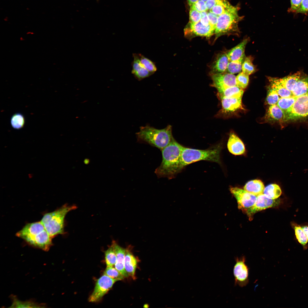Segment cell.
Wrapping results in <instances>:
<instances>
[{
  "label": "cell",
  "mask_w": 308,
  "mask_h": 308,
  "mask_svg": "<svg viewBox=\"0 0 308 308\" xmlns=\"http://www.w3.org/2000/svg\"><path fill=\"white\" fill-rule=\"evenodd\" d=\"M183 147L173 138L169 144L161 150L162 161L155 171L158 178L171 179L180 171V159Z\"/></svg>",
  "instance_id": "1"
},
{
  "label": "cell",
  "mask_w": 308,
  "mask_h": 308,
  "mask_svg": "<svg viewBox=\"0 0 308 308\" xmlns=\"http://www.w3.org/2000/svg\"><path fill=\"white\" fill-rule=\"evenodd\" d=\"M28 244L45 251L52 246V238L40 222L27 224L16 234Z\"/></svg>",
  "instance_id": "2"
},
{
  "label": "cell",
  "mask_w": 308,
  "mask_h": 308,
  "mask_svg": "<svg viewBox=\"0 0 308 308\" xmlns=\"http://www.w3.org/2000/svg\"><path fill=\"white\" fill-rule=\"evenodd\" d=\"M172 129L170 125L161 129L148 125L141 126L139 131L136 134L137 141L149 144L161 151L169 144L173 138Z\"/></svg>",
  "instance_id": "3"
},
{
  "label": "cell",
  "mask_w": 308,
  "mask_h": 308,
  "mask_svg": "<svg viewBox=\"0 0 308 308\" xmlns=\"http://www.w3.org/2000/svg\"><path fill=\"white\" fill-rule=\"evenodd\" d=\"M222 146L218 144L205 150L193 149L184 147L180 159L181 170L186 166L201 160L221 164L220 154Z\"/></svg>",
  "instance_id": "4"
},
{
  "label": "cell",
  "mask_w": 308,
  "mask_h": 308,
  "mask_svg": "<svg viewBox=\"0 0 308 308\" xmlns=\"http://www.w3.org/2000/svg\"><path fill=\"white\" fill-rule=\"evenodd\" d=\"M77 208L75 205L65 204L55 210L44 215L40 221L52 238L59 234H64L65 216L68 212Z\"/></svg>",
  "instance_id": "5"
},
{
  "label": "cell",
  "mask_w": 308,
  "mask_h": 308,
  "mask_svg": "<svg viewBox=\"0 0 308 308\" xmlns=\"http://www.w3.org/2000/svg\"><path fill=\"white\" fill-rule=\"evenodd\" d=\"M238 10L237 6L232 5L218 16L214 31L216 38L224 34H237L239 32L238 25L242 17L239 15Z\"/></svg>",
  "instance_id": "6"
},
{
  "label": "cell",
  "mask_w": 308,
  "mask_h": 308,
  "mask_svg": "<svg viewBox=\"0 0 308 308\" xmlns=\"http://www.w3.org/2000/svg\"><path fill=\"white\" fill-rule=\"evenodd\" d=\"M284 115V121L308 118V93L297 97Z\"/></svg>",
  "instance_id": "7"
},
{
  "label": "cell",
  "mask_w": 308,
  "mask_h": 308,
  "mask_svg": "<svg viewBox=\"0 0 308 308\" xmlns=\"http://www.w3.org/2000/svg\"><path fill=\"white\" fill-rule=\"evenodd\" d=\"M117 281L104 274L96 281L94 291L88 299L91 302L100 301Z\"/></svg>",
  "instance_id": "8"
},
{
  "label": "cell",
  "mask_w": 308,
  "mask_h": 308,
  "mask_svg": "<svg viewBox=\"0 0 308 308\" xmlns=\"http://www.w3.org/2000/svg\"><path fill=\"white\" fill-rule=\"evenodd\" d=\"M235 260L233 271L235 284V285L244 287L249 282V268L245 264V256L235 258Z\"/></svg>",
  "instance_id": "9"
},
{
  "label": "cell",
  "mask_w": 308,
  "mask_h": 308,
  "mask_svg": "<svg viewBox=\"0 0 308 308\" xmlns=\"http://www.w3.org/2000/svg\"><path fill=\"white\" fill-rule=\"evenodd\" d=\"M230 190L236 199L239 209H248L252 206L257 196L244 189L237 187H230Z\"/></svg>",
  "instance_id": "10"
},
{
  "label": "cell",
  "mask_w": 308,
  "mask_h": 308,
  "mask_svg": "<svg viewBox=\"0 0 308 308\" xmlns=\"http://www.w3.org/2000/svg\"><path fill=\"white\" fill-rule=\"evenodd\" d=\"M279 201L272 199L262 194L257 196L256 200L254 204L247 209V213L249 217L259 211L266 209L275 207L279 203Z\"/></svg>",
  "instance_id": "11"
},
{
  "label": "cell",
  "mask_w": 308,
  "mask_h": 308,
  "mask_svg": "<svg viewBox=\"0 0 308 308\" xmlns=\"http://www.w3.org/2000/svg\"><path fill=\"white\" fill-rule=\"evenodd\" d=\"M213 85L218 90L237 86L236 76L229 73L213 74L212 76Z\"/></svg>",
  "instance_id": "12"
},
{
  "label": "cell",
  "mask_w": 308,
  "mask_h": 308,
  "mask_svg": "<svg viewBox=\"0 0 308 308\" xmlns=\"http://www.w3.org/2000/svg\"><path fill=\"white\" fill-rule=\"evenodd\" d=\"M220 98L221 101L222 113L230 114L243 108L242 98L220 97Z\"/></svg>",
  "instance_id": "13"
},
{
  "label": "cell",
  "mask_w": 308,
  "mask_h": 308,
  "mask_svg": "<svg viewBox=\"0 0 308 308\" xmlns=\"http://www.w3.org/2000/svg\"><path fill=\"white\" fill-rule=\"evenodd\" d=\"M214 31L210 25L204 26L199 21L195 23L190 22L189 26L185 29V32L187 34L190 33L196 36L208 37L211 36Z\"/></svg>",
  "instance_id": "14"
},
{
  "label": "cell",
  "mask_w": 308,
  "mask_h": 308,
  "mask_svg": "<svg viewBox=\"0 0 308 308\" xmlns=\"http://www.w3.org/2000/svg\"><path fill=\"white\" fill-rule=\"evenodd\" d=\"M227 146L229 151L235 155H243L246 151L244 143L233 132L230 133L229 135Z\"/></svg>",
  "instance_id": "15"
},
{
  "label": "cell",
  "mask_w": 308,
  "mask_h": 308,
  "mask_svg": "<svg viewBox=\"0 0 308 308\" xmlns=\"http://www.w3.org/2000/svg\"><path fill=\"white\" fill-rule=\"evenodd\" d=\"M113 246L117 256L115 268L122 274L125 278L129 276L125 270L124 267L125 256L126 249L119 246L114 240L112 241Z\"/></svg>",
  "instance_id": "16"
},
{
  "label": "cell",
  "mask_w": 308,
  "mask_h": 308,
  "mask_svg": "<svg viewBox=\"0 0 308 308\" xmlns=\"http://www.w3.org/2000/svg\"><path fill=\"white\" fill-rule=\"evenodd\" d=\"M133 60L132 63V74L137 80H141L153 74L147 70L140 63L138 54L133 53Z\"/></svg>",
  "instance_id": "17"
},
{
  "label": "cell",
  "mask_w": 308,
  "mask_h": 308,
  "mask_svg": "<svg viewBox=\"0 0 308 308\" xmlns=\"http://www.w3.org/2000/svg\"><path fill=\"white\" fill-rule=\"evenodd\" d=\"M284 115L277 105L270 106L263 118L265 123H273L284 121Z\"/></svg>",
  "instance_id": "18"
},
{
  "label": "cell",
  "mask_w": 308,
  "mask_h": 308,
  "mask_svg": "<svg viewBox=\"0 0 308 308\" xmlns=\"http://www.w3.org/2000/svg\"><path fill=\"white\" fill-rule=\"evenodd\" d=\"M131 247L130 246H128L126 249L124 267L125 270L129 276L133 278H135V273L137 265V260L132 253Z\"/></svg>",
  "instance_id": "19"
},
{
  "label": "cell",
  "mask_w": 308,
  "mask_h": 308,
  "mask_svg": "<svg viewBox=\"0 0 308 308\" xmlns=\"http://www.w3.org/2000/svg\"><path fill=\"white\" fill-rule=\"evenodd\" d=\"M248 41V38L244 39L227 53L229 61H236L244 59L245 49Z\"/></svg>",
  "instance_id": "20"
},
{
  "label": "cell",
  "mask_w": 308,
  "mask_h": 308,
  "mask_svg": "<svg viewBox=\"0 0 308 308\" xmlns=\"http://www.w3.org/2000/svg\"><path fill=\"white\" fill-rule=\"evenodd\" d=\"M229 60L227 53L220 55L212 66L213 74L223 73L226 70Z\"/></svg>",
  "instance_id": "21"
},
{
  "label": "cell",
  "mask_w": 308,
  "mask_h": 308,
  "mask_svg": "<svg viewBox=\"0 0 308 308\" xmlns=\"http://www.w3.org/2000/svg\"><path fill=\"white\" fill-rule=\"evenodd\" d=\"M265 187L263 183L260 180L255 179L248 181L244 189L256 196L264 193Z\"/></svg>",
  "instance_id": "22"
},
{
  "label": "cell",
  "mask_w": 308,
  "mask_h": 308,
  "mask_svg": "<svg viewBox=\"0 0 308 308\" xmlns=\"http://www.w3.org/2000/svg\"><path fill=\"white\" fill-rule=\"evenodd\" d=\"M12 301L10 307L16 308H41L46 307L44 304L38 303L32 300L23 301L19 300L16 296L11 295L10 296Z\"/></svg>",
  "instance_id": "23"
},
{
  "label": "cell",
  "mask_w": 308,
  "mask_h": 308,
  "mask_svg": "<svg viewBox=\"0 0 308 308\" xmlns=\"http://www.w3.org/2000/svg\"><path fill=\"white\" fill-rule=\"evenodd\" d=\"M291 92L293 96L297 97L308 93V76H301Z\"/></svg>",
  "instance_id": "24"
},
{
  "label": "cell",
  "mask_w": 308,
  "mask_h": 308,
  "mask_svg": "<svg viewBox=\"0 0 308 308\" xmlns=\"http://www.w3.org/2000/svg\"><path fill=\"white\" fill-rule=\"evenodd\" d=\"M268 79L270 83V86L277 92L280 98L293 97L291 92L282 85L278 78L269 77Z\"/></svg>",
  "instance_id": "25"
},
{
  "label": "cell",
  "mask_w": 308,
  "mask_h": 308,
  "mask_svg": "<svg viewBox=\"0 0 308 308\" xmlns=\"http://www.w3.org/2000/svg\"><path fill=\"white\" fill-rule=\"evenodd\" d=\"M291 225L293 229L296 237L298 242L301 245L304 250L308 247V240L301 226L294 222H291Z\"/></svg>",
  "instance_id": "26"
},
{
  "label": "cell",
  "mask_w": 308,
  "mask_h": 308,
  "mask_svg": "<svg viewBox=\"0 0 308 308\" xmlns=\"http://www.w3.org/2000/svg\"><path fill=\"white\" fill-rule=\"evenodd\" d=\"M220 97L242 98L244 90L237 86L230 87L218 90Z\"/></svg>",
  "instance_id": "27"
},
{
  "label": "cell",
  "mask_w": 308,
  "mask_h": 308,
  "mask_svg": "<svg viewBox=\"0 0 308 308\" xmlns=\"http://www.w3.org/2000/svg\"><path fill=\"white\" fill-rule=\"evenodd\" d=\"M301 76V73L298 72L292 75L283 78H278V79L280 83L284 87L291 92L293 89L294 86Z\"/></svg>",
  "instance_id": "28"
},
{
  "label": "cell",
  "mask_w": 308,
  "mask_h": 308,
  "mask_svg": "<svg viewBox=\"0 0 308 308\" xmlns=\"http://www.w3.org/2000/svg\"><path fill=\"white\" fill-rule=\"evenodd\" d=\"M282 191L280 187L275 184L268 185L264 189V193L267 197L276 199L281 195Z\"/></svg>",
  "instance_id": "29"
},
{
  "label": "cell",
  "mask_w": 308,
  "mask_h": 308,
  "mask_svg": "<svg viewBox=\"0 0 308 308\" xmlns=\"http://www.w3.org/2000/svg\"><path fill=\"white\" fill-rule=\"evenodd\" d=\"M25 123V118L23 115L19 113L13 114L10 119V123L12 127L15 129H19L23 127Z\"/></svg>",
  "instance_id": "30"
},
{
  "label": "cell",
  "mask_w": 308,
  "mask_h": 308,
  "mask_svg": "<svg viewBox=\"0 0 308 308\" xmlns=\"http://www.w3.org/2000/svg\"><path fill=\"white\" fill-rule=\"evenodd\" d=\"M105 261L107 267H113L116 261V253L112 245L105 252Z\"/></svg>",
  "instance_id": "31"
},
{
  "label": "cell",
  "mask_w": 308,
  "mask_h": 308,
  "mask_svg": "<svg viewBox=\"0 0 308 308\" xmlns=\"http://www.w3.org/2000/svg\"><path fill=\"white\" fill-rule=\"evenodd\" d=\"M297 97L293 96L287 98H280L277 104L282 110L284 114L292 105Z\"/></svg>",
  "instance_id": "32"
},
{
  "label": "cell",
  "mask_w": 308,
  "mask_h": 308,
  "mask_svg": "<svg viewBox=\"0 0 308 308\" xmlns=\"http://www.w3.org/2000/svg\"><path fill=\"white\" fill-rule=\"evenodd\" d=\"M140 63L149 71L154 73L157 70L155 63L149 59L140 54H138Z\"/></svg>",
  "instance_id": "33"
},
{
  "label": "cell",
  "mask_w": 308,
  "mask_h": 308,
  "mask_svg": "<svg viewBox=\"0 0 308 308\" xmlns=\"http://www.w3.org/2000/svg\"><path fill=\"white\" fill-rule=\"evenodd\" d=\"M244 59L230 61L228 63L226 70L228 73L234 74L241 72Z\"/></svg>",
  "instance_id": "34"
},
{
  "label": "cell",
  "mask_w": 308,
  "mask_h": 308,
  "mask_svg": "<svg viewBox=\"0 0 308 308\" xmlns=\"http://www.w3.org/2000/svg\"><path fill=\"white\" fill-rule=\"evenodd\" d=\"M111 278L117 281L123 279L125 277L115 268L107 267L104 273Z\"/></svg>",
  "instance_id": "35"
},
{
  "label": "cell",
  "mask_w": 308,
  "mask_h": 308,
  "mask_svg": "<svg viewBox=\"0 0 308 308\" xmlns=\"http://www.w3.org/2000/svg\"><path fill=\"white\" fill-rule=\"evenodd\" d=\"M249 76L243 72L239 73L236 76V86L243 90L245 89L248 84Z\"/></svg>",
  "instance_id": "36"
},
{
  "label": "cell",
  "mask_w": 308,
  "mask_h": 308,
  "mask_svg": "<svg viewBox=\"0 0 308 308\" xmlns=\"http://www.w3.org/2000/svg\"><path fill=\"white\" fill-rule=\"evenodd\" d=\"M242 70L243 72L250 75L256 71L255 68L253 64L250 57H246L242 64Z\"/></svg>",
  "instance_id": "37"
},
{
  "label": "cell",
  "mask_w": 308,
  "mask_h": 308,
  "mask_svg": "<svg viewBox=\"0 0 308 308\" xmlns=\"http://www.w3.org/2000/svg\"><path fill=\"white\" fill-rule=\"evenodd\" d=\"M280 97L277 92L270 86L266 98L267 103L270 106L276 104Z\"/></svg>",
  "instance_id": "38"
},
{
  "label": "cell",
  "mask_w": 308,
  "mask_h": 308,
  "mask_svg": "<svg viewBox=\"0 0 308 308\" xmlns=\"http://www.w3.org/2000/svg\"><path fill=\"white\" fill-rule=\"evenodd\" d=\"M200 12L194 9L190 8L189 12L190 22L196 23L199 21L201 18Z\"/></svg>",
  "instance_id": "39"
},
{
  "label": "cell",
  "mask_w": 308,
  "mask_h": 308,
  "mask_svg": "<svg viewBox=\"0 0 308 308\" xmlns=\"http://www.w3.org/2000/svg\"><path fill=\"white\" fill-rule=\"evenodd\" d=\"M207 12L210 24L215 30L218 21V16L211 12L210 10L206 11Z\"/></svg>",
  "instance_id": "40"
},
{
  "label": "cell",
  "mask_w": 308,
  "mask_h": 308,
  "mask_svg": "<svg viewBox=\"0 0 308 308\" xmlns=\"http://www.w3.org/2000/svg\"><path fill=\"white\" fill-rule=\"evenodd\" d=\"M190 8L195 9L197 11L202 12L207 11L205 2L201 0H199L195 3L190 6Z\"/></svg>",
  "instance_id": "41"
},
{
  "label": "cell",
  "mask_w": 308,
  "mask_h": 308,
  "mask_svg": "<svg viewBox=\"0 0 308 308\" xmlns=\"http://www.w3.org/2000/svg\"><path fill=\"white\" fill-rule=\"evenodd\" d=\"M303 0H290L291 6L288 10L289 13H295L300 7Z\"/></svg>",
  "instance_id": "42"
},
{
  "label": "cell",
  "mask_w": 308,
  "mask_h": 308,
  "mask_svg": "<svg viewBox=\"0 0 308 308\" xmlns=\"http://www.w3.org/2000/svg\"><path fill=\"white\" fill-rule=\"evenodd\" d=\"M301 13L305 15L308 13V0H303L299 8L295 13L296 14Z\"/></svg>",
  "instance_id": "43"
},
{
  "label": "cell",
  "mask_w": 308,
  "mask_h": 308,
  "mask_svg": "<svg viewBox=\"0 0 308 308\" xmlns=\"http://www.w3.org/2000/svg\"><path fill=\"white\" fill-rule=\"evenodd\" d=\"M200 12L201 17L200 21L201 23L203 25L206 26L210 25L207 11H205Z\"/></svg>",
  "instance_id": "44"
},
{
  "label": "cell",
  "mask_w": 308,
  "mask_h": 308,
  "mask_svg": "<svg viewBox=\"0 0 308 308\" xmlns=\"http://www.w3.org/2000/svg\"><path fill=\"white\" fill-rule=\"evenodd\" d=\"M220 0H208L205 2L207 10H210Z\"/></svg>",
  "instance_id": "45"
},
{
  "label": "cell",
  "mask_w": 308,
  "mask_h": 308,
  "mask_svg": "<svg viewBox=\"0 0 308 308\" xmlns=\"http://www.w3.org/2000/svg\"><path fill=\"white\" fill-rule=\"evenodd\" d=\"M150 3L155 7L159 6L162 4V0H150Z\"/></svg>",
  "instance_id": "46"
},
{
  "label": "cell",
  "mask_w": 308,
  "mask_h": 308,
  "mask_svg": "<svg viewBox=\"0 0 308 308\" xmlns=\"http://www.w3.org/2000/svg\"><path fill=\"white\" fill-rule=\"evenodd\" d=\"M301 226L305 233L308 241V224H304Z\"/></svg>",
  "instance_id": "47"
},
{
  "label": "cell",
  "mask_w": 308,
  "mask_h": 308,
  "mask_svg": "<svg viewBox=\"0 0 308 308\" xmlns=\"http://www.w3.org/2000/svg\"><path fill=\"white\" fill-rule=\"evenodd\" d=\"M198 0H187L190 6L196 3Z\"/></svg>",
  "instance_id": "48"
},
{
  "label": "cell",
  "mask_w": 308,
  "mask_h": 308,
  "mask_svg": "<svg viewBox=\"0 0 308 308\" xmlns=\"http://www.w3.org/2000/svg\"><path fill=\"white\" fill-rule=\"evenodd\" d=\"M202 0V1H204V2H205L206 1L208 0Z\"/></svg>",
  "instance_id": "49"
},
{
  "label": "cell",
  "mask_w": 308,
  "mask_h": 308,
  "mask_svg": "<svg viewBox=\"0 0 308 308\" xmlns=\"http://www.w3.org/2000/svg\"><path fill=\"white\" fill-rule=\"evenodd\" d=\"M96 0L97 1H98L99 0Z\"/></svg>",
  "instance_id": "50"
}]
</instances>
